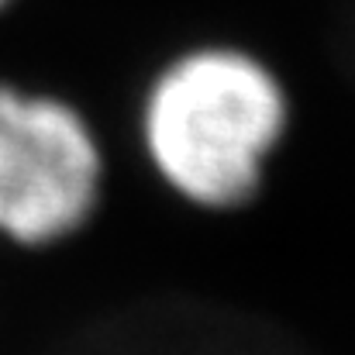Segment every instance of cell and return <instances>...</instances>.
Wrapping results in <instances>:
<instances>
[{
  "instance_id": "obj_3",
  "label": "cell",
  "mask_w": 355,
  "mask_h": 355,
  "mask_svg": "<svg viewBox=\"0 0 355 355\" xmlns=\"http://www.w3.org/2000/svg\"><path fill=\"white\" fill-rule=\"evenodd\" d=\"M7 3H10V0H0V7H7Z\"/></svg>"
},
{
  "instance_id": "obj_2",
  "label": "cell",
  "mask_w": 355,
  "mask_h": 355,
  "mask_svg": "<svg viewBox=\"0 0 355 355\" xmlns=\"http://www.w3.org/2000/svg\"><path fill=\"white\" fill-rule=\"evenodd\" d=\"M101 148L76 107L0 83V238L42 248L73 235L101 197Z\"/></svg>"
},
{
  "instance_id": "obj_1",
  "label": "cell",
  "mask_w": 355,
  "mask_h": 355,
  "mask_svg": "<svg viewBox=\"0 0 355 355\" xmlns=\"http://www.w3.org/2000/svg\"><path fill=\"white\" fill-rule=\"evenodd\" d=\"M286 114V90L259 55L200 45L176 55L148 87L141 135L176 193L204 207H238L259 190Z\"/></svg>"
}]
</instances>
